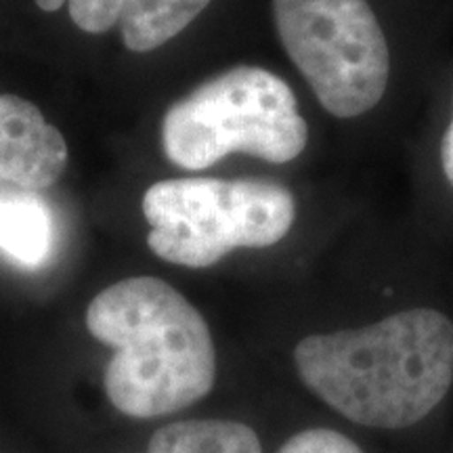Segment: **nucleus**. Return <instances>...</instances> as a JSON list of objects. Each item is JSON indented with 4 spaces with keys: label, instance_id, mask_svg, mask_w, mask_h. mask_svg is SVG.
I'll return each mask as SVG.
<instances>
[{
    "label": "nucleus",
    "instance_id": "nucleus-11",
    "mask_svg": "<svg viewBox=\"0 0 453 453\" xmlns=\"http://www.w3.org/2000/svg\"><path fill=\"white\" fill-rule=\"evenodd\" d=\"M280 453H364L342 433L330 428H311L294 434L281 445Z\"/></svg>",
    "mask_w": 453,
    "mask_h": 453
},
{
    "label": "nucleus",
    "instance_id": "nucleus-5",
    "mask_svg": "<svg viewBox=\"0 0 453 453\" xmlns=\"http://www.w3.org/2000/svg\"><path fill=\"white\" fill-rule=\"evenodd\" d=\"M280 41L317 101L357 118L387 93V36L367 0H273Z\"/></svg>",
    "mask_w": 453,
    "mask_h": 453
},
{
    "label": "nucleus",
    "instance_id": "nucleus-1",
    "mask_svg": "<svg viewBox=\"0 0 453 453\" xmlns=\"http://www.w3.org/2000/svg\"><path fill=\"white\" fill-rule=\"evenodd\" d=\"M294 364L304 387L349 420L407 428L449 393L453 324L434 309L401 311L361 330L303 338Z\"/></svg>",
    "mask_w": 453,
    "mask_h": 453
},
{
    "label": "nucleus",
    "instance_id": "nucleus-8",
    "mask_svg": "<svg viewBox=\"0 0 453 453\" xmlns=\"http://www.w3.org/2000/svg\"><path fill=\"white\" fill-rule=\"evenodd\" d=\"M212 0H124L122 41L134 53H150L179 36Z\"/></svg>",
    "mask_w": 453,
    "mask_h": 453
},
{
    "label": "nucleus",
    "instance_id": "nucleus-12",
    "mask_svg": "<svg viewBox=\"0 0 453 453\" xmlns=\"http://www.w3.org/2000/svg\"><path fill=\"white\" fill-rule=\"evenodd\" d=\"M441 166H443L445 177L453 187V120L449 128L445 130L443 141H441Z\"/></svg>",
    "mask_w": 453,
    "mask_h": 453
},
{
    "label": "nucleus",
    "instance_id": "nucleus-9",
    "mask_svg": "<svg viewBox=\"0 0 453 453\" xmlns=\"http://www.w3.org/2000/svg\"><path fill=\"white\" fill-rule=\"evenodd\" d=\"M147 453H263V447L242 422L180 420L157 428Z\"/></svg>",
    "mask_w": 453,
    "mask_h": 453
},
{
    "label": "nucleus",
    "instance_id": "nucleus-2",
    "mask_svg": "<svg viewBox=\"0 0 453 453\" xmlns=\"http://www.w3.org/2000/svg\"><path fill=\"white\" fill-rule=\"evenodd\" d=\"M87 327L113 349L105 393L130 418L177 413L217 380V349L200 311L157 277H128L93 298Z\"/></svg>",
    "mask_w": 453,
    "mask_h": 453
},
{
    "label": "nucleus",
    "instance_id": "nucleus-7",
    "mask_svg": "<svg viewBox=\"0 0 453 453\" xmlns=\"http://www.w3.org/2000/svg\"><path fill=\"white\" fill-rule=\"evenodd\" d=\"M55 246V220L41 197L0 191V252L26 269H38Z\"/></svg>",
    "mask_w": 453,
    "mask_h": 453
},
{
    "label": "nucleus",
    "instance_id": "nucleus-13",
    "mask_svg": "<svg viewBox=\"0 0 453 453\" xmlns=\"http://www.w3.org/2000/svg\"><path fill=\"white\" fill-rule=\"evenodd\" d=\"M34 3L38 4V9L47 11V13H55V11H59L67 0H34Z\"/></svg>",
    "mask_w": 453,
    "mask_h": 453
},
{
    "label": "nucleus",
    "instance_id": "nucleus-4",
    "mask_svg": "<svg viewBox=\"0 0 453 453\" xmlns=\"http://www.w3.org/2000/svg\"><path fill=\"white\" fill-rule=\"evenodd\" d=\"M156 257L206 269L237 248H269L290 234L296 203L290 189L257 179H170L143 196Z\"/></svg>",
    "mask_w": 453,
    "mask_h": 453
},
{
    "label": "nucleus",
    "instance_id": "nucleus-6",
    "mask_svg": "<svg viewBox=\"0 0 453 453\" xmlns=\"http://www.w3.org/2000/svg\"><path fill=\"white\" fill-rule=\"evenodd\" d=\"M67 157L64 134L36 105L0 95V191L49 189L64 174Z\"/></svg>",
    "mask_w": 453,
    "mask_h": 453
},
{
    "label": "nucleus",
    "instance_id": "nucleus-3",
    "mask_svg": "<svg viewBox=\"0 0 453 453\" xmlns=\"http://www.w3.org/2000/svg\"><path fill=\"white\" fill-rule=\"evenodd\" d=\"M307 141L294 90L257 65H235L202 82L162 120L164 154L185 170L211 168L229 154L286 164Z\"/></svg>",
    "mask_w": 453,
    "mask_h": 453
},
{
    "label": "nucleus",
    "instance_id": "nucleus-10",
    "mask_svg": "<svg viewBox=\"0 0 453 453\" xmlns=\"http://www.w3.org/2000/svg\"><path fill=\"white\" fill-rule=\"evenodd\" d=\"M124 0H67L72 21L88 34H104L120 21Z\"/></svg>",
    "mask_w": 453,
    "mask_h": 453
}]
</instances>
